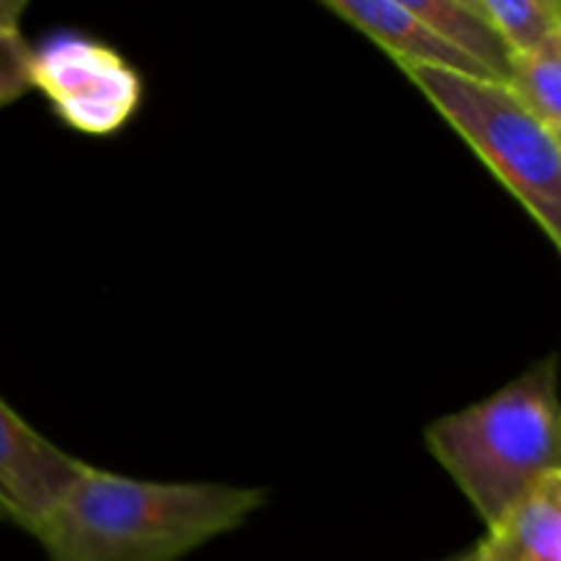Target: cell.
<instances>
[{"label":"cell","instance_id":"obj_9","mask_svg":"<svg viewBox=\"0 0 561 561\" xmlns=\"http://www.w3.org/2000/svg\"><path fill=\"white\" fill-rule=\"evenodd\" d=\"M504 85L542 126L561 135V33L526 53L510 55Z\"/></svg>","mask_w":561,"mask_h":561},{"label":"cell","instance_id":"obj_5","mask_svg":"<svg viewBox=\"0 0 561 561\" xmlns=\"http://www.w3.org/2000/svg\"><path fill=\"white\" fill-rule=\"evenodd\" d=\"M82 460L0 398V520L33 535Z\"/></svg>","mask_w":561,"mask_h":561},{"label":"cell","instance_id":"obj_7","mask_svg":"<svg viewBox=\"0 0 561 561\" xmlns=\"http://www.w3.org/2000/svg\"><path fill=\"white\" fill-rule=\"evenodd\" d=\"M477 561H561V474L526 493L474 546Z\"/></svg>","mask_w":561,"mask_h":561},{"label":"cell","instance_id":"obj_12","mask_svg":"<svg viewBox=\"0 0 561 561\" xmlns=\"http://www.w3.org/2000/svg\"><path fill=\"white\" fill-rule=\"evenodd\" d=\"M27 11V0H0V36L22 27V14Z\"/></svg>","mask_w":561,"mask_h":561},{"label":"cell","instance_id":"obj_2","mask_svg":"<svg viewBox=\"0 0 561 561\" xmlns=\"http://www.w3.org/2000/svg\"><path fill=\"white\" fill-rule=\"evenodd\" d=\"M425 447L482 524H493L548 477L561 474L557 356L425 427Z\"/></svg>","mask_w":561,"mask_h":561},{"label":"cell","instance_id":"obj_10","mask_svg":"<svg viewBox=\"0 0 561 561\" xmlns=\"http://www.w3.org/2000/svg\"><path fill=\"white\" fill-rule=\"evenodd\" d=\"M510 55L526 53L561 33L559 0H477Z\"/></svg>","mask_w":561,"mask_h":561},{"label":"cell","instance_id":"obj_8","mask_svg":"<svg viewBox=\"0 0 561 561\" xmlns=\"http://www.w3.org/2000/svg\"><path fill=\"white\" fill-rule=\"evenodd\" d=\"M405 3L482 80H507L510 53L496 31L488 25L477 0H405Z\"/></svg>","mask_w":561,"mask_h":561},{"label":"cell","instance_id":"obj_4","mask_svg":"<svg viewBox=\"0 0 561 561\" xmlns=\"http://www.w3.org/2000/svg\"><path fill=\"white\" fill-rule=\"evenodd\" d=\"M31 91L42 93L66 129L113 137L142 104V77L113 44L55 31L31 44Z\"/></svg>","mask_w":561,"mask_h":561},{"label":"cell","instance_id":"obj_11","mask_svg":"<svg viewBox=\"0 0 561 561\" xmlns=\"http://www.w3.org/2000/svg\"><path fill=\"white\" fill-rule=\"evenodd\" d=\"M31 93V42L25 33L0 36V110Z\"/></svg>","mask_w":561,"mask_h":561},{"label":"cell","instance_id":"obj_13","mask_svg":"<svg viewBox=\"0 0 561 561\" xmlns=\"http://www.w3.org/2000/svg\"><path fill=\"white\" fill-rule=\"evenodd\" d=\"M444 561H477V559H474V546L466 548V551L455 553V557H449V559H444Z\"/></svg>","mask_w":561,"mask_h":561},{"label":"cell","instance_id":"obj_6","mask_svg":"<svg viewBox=\"0 0 561 561\" xmlns=\"http://www.w3.org/2000/svg\"><path fill=\"white\" fill-rule=\"evenodd\" d=\"M323 9L370 38L398 69H442L480 77L411 11L405 0H323Z\"/></svg>","mask_w":561,"mask_h":561},{"label":"cell","instance_id":"obj_3","mask_svg":"<svg viewBox=\"0 0 561 561\" xmlns=\"http://www.w3.org/2000/svg\"><path fill=\"white\" fill-rule=\"evenodd\" d=\"M431 107L463 137L493 179L561 247V140L504 82L442 69H400Z\"/></svg>","mask_w":561,"mask_h":561},{"label":"cell","instance_id":"obj_1","mask_svg":"<svg viewBox=\"0 0 561 561\" xmlns=\"http://www.w3.org/2000/svg\"><path fill=\"white\" fill-rule=\"evenodd\" d=\"M263 507V488L140 480L82 460L31 537L47 561H184Z\"/></svg>","mask_w":561,"mask_h":561}]
</instances>
